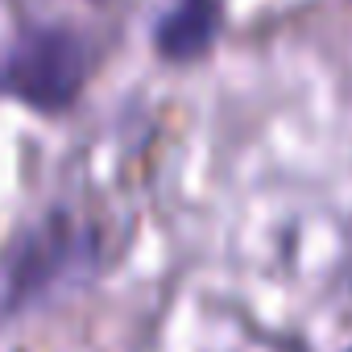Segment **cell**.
Segmentation results:
<instances>
[{"instance_id":"1","label":"cell","mask_w":352,"mask_h":352,"mask_svg":"<svg viewBox=\"0 0 352 352\" xmlns=\"http://www.w3.org/2000/svg\"><path fill=\"white\" fill-rule=\"evenodd\" d=\"M91 232L75 228L67 216H46L38 228L21 232L0 257V319L34 307L67 278L83 274L91 265Z\"/></svg>"},{"instance_id":"2","label":"cell","mask_w":352,"mask_h":352,"mask_svg":"<svg viewBox=\"0 0 352 352\" xmlns=\"http://www.w3.org/2000/svg\"><path fill=\"white\" fill-rule=\"evenodd\" d=\"M87 79V46L71 30H30L0 54V91L38 112H63Z\"/></svg>"},{"instance_id":"3","label":"cell","mask_w":352,"mask_h":352,"mask_svg":"<svg viewBox=\"0 0 352 352\" xmlns=\"http://www.w3.org/2000/svg\"><path fill=\"white\" fill-rule=\"evenodd\" d=\"M220 0H174V9L157 21L153 46L170 63H195L216 46L220 34Z\"/></svg>"}]
</instances>
